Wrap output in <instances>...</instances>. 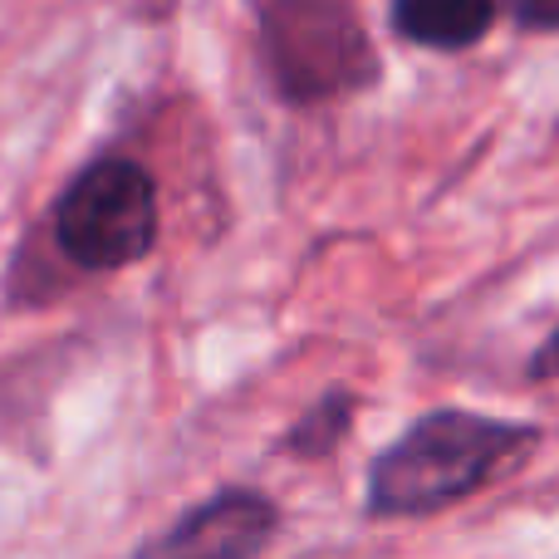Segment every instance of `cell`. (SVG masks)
<instances>
[{
	"label": "cell",
	"mask_w": 559,
	"mask_h": 559,
	"mask_svg": "<svg viewBox=\"0 0 559 559\" xmlns=\"http://www.w3.org/2000/svg\"><path fill=\"white\" fill-rule=\"evenodd\" d=\"M540 427L472 407H427L368 462V521H432L491 491L540 452Z\"/></svg>",
	"instance_id": "cell-1"
},
{
	"label": "cell",
	"mask_w": 559,
	"mask_h": 559,
	"mask_svg": "<svg viewBox=\"0 0 559 559\" xmlns=\"http://www.w3.org/2000/svg\"><path fill=\"white\" fill-rule=\"evenodd\" d=\"M261 59L289 108H319L378 84L383 64L348 0H251Z\"/></svg>",
	"instance_id": "cell-2"
},
{
	"label": "cell",
	"mask_w": 559,
	"mask_h": 559,
	"mask_svg": "<svg viewBox=\"0 0 559 559\" xmlns=\"http://www.w3.org/2000/svg\"><path fill=\"white\" fill-rule=\"evenodd\" d=\"M163 231L157 177L138 157L104 153L64 182L49 212V236L59 255L84 275H114L147 261Z\"/></svg>",
	"instance_id": "cell-3"
},
{
	"label": "cell",
	"mask_w": 559,
	"mask_h": 559,
	"mask_svg": "<svg viewBox=\"0 0 559 559\" xmlns=\"http://www.w3.org/2000/svg\"><path fill=\"white\" fill-rule=\"evenodd\" d=\"M280 535V506L255 486H222L177 515L138 550V559H261Z\"/></svg>",
	"instance_id": "cell-4"
},
{
	"label": "cell",
	"mask_w": 559,
	"mask_h": 559,
	"mask_svg": "<svg viewBox=\"0 0 559 559\" xmlns=\"http://www.w3.org/2000/svg\"><path fill=\"white\" fill-rule=\"evenodd\" d=\"M496 0H393V29L423 49H472L491 35Z\"/></svg>",
	"instance_id": "cell-5"
},
{
	"label": "cell",
	"mask_w": 559,
	"mask_h": 559,
	"mask_svg": "<svg viewBox=\"0 0 559 559\" xmlns=\"http://www.w3.org/2000/svg\"><path fill=\"white\" fill-rule=\"evenodd\" d=\"M354 417H358V393L354 388H344V383L324 388V393H319L314 403H309L305 413L285 427L280 452L295 456V462H324V456H334L338 447L348 442Z\"/></svg>",
	"instance_id": "cell-6"
},
{
	"label": "cell",
	"mask_w": 559,
	"mask_h": 559,
	"mask_svg": "<svg viewBox=\"0 0 559 559\" xmlns=\"http://www.w3.org/2000/svg\"><path fill=\"white\" fill-rule=\"evenodd\" d=\"M515 15L521 29H559V0H496Z\"/></svg>",
	"instance_id": "cell-7"
},
{
	"label": "cell",
	"mask_w": 559,
	"mask_h": 559,
	"mask_svg": "<svg viewBox=\"0 0 559 559\" xmlns=\"http://www.w3.org/2000/svg\"><path fill=\"white\" fill-rule=\"evenodd\" d=\"M531 378H535V383H550V378H559V324L540 338V348L531 354Z\"/></svg>",
	"instance_id": "cell-8"
}]
</instances>
